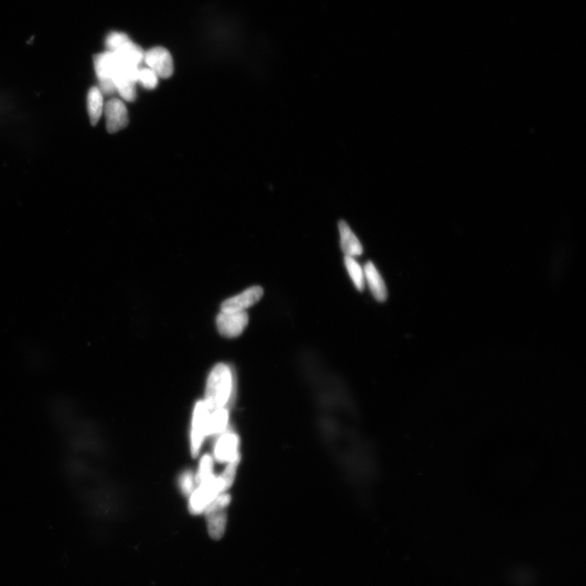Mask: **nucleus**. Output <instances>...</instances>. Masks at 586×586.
Segmentation results:
<instances>
[{"instance_id": "f257e3e1", "label": "nucleus", "mask_w": 586, "mask_h": 586, "mask_svg": "<svg viewBox=\"0 0 586 586\" xmlns=\"http://www.w3.org/2000/svg\"><path fill=\"white\" fill-rule=\"evenodd\" d=\"M235 379L228 365H216L209 375L205 400L210 411L227 407L233 398Z\"/></svg>"}, {"instance_id": "f03ea898", "label": "nucleus", "mask_w": 586, "mask_h": 586, "mask_svg": "<svg viewBox=\"0 0 586 586\" xmlns=\"http://www.w3.org/2000/svg\"><path fill=\"white\" fill-rule=\"evenodd\" d=\"M230 502V496L227 493H221L209 503L204 514L207 518L209 536L214 540H219L224 535L227 527V507Z\"/></svg>"}, {"instance_id": "7ed1b4c3", "label": "nucleus", "mask_w": 586, "mask_h": 586, "mask_svg": "<svg viewBox=\"0 0 586 586\" xmlns=\"http://www.w3.org/2000/svg\"><path fill=\"white\" fill-rule=\"evenodd\" d=\"M226 490H227L220 476H213L207 481L200 483L199 487L192 493L191 497H190V512L193 515H200L204 513L209 503Z\"/></svg>"}, {"instance_id": "20e7f679", "label": "nucleus", "mask_w": 586, "mask_h": 586, "mask_svg": "<svg viewBox=\"0 0 586 586\" xmlns=\"http://www.w3.org/2000/svg\"><path fill=\"white\" fill-rule=\"evenodd\" d=\"M209 413L210 410L204 401H200L195 404L191 434V453L194 457L198 456L204 439L208 436Z\"/></svg>"}, {"instance_id": "39448f33", "label": "nucleus", "mask_w": 586, "mask_h": 586, "mask_svg": "<svg viewBox=\"0 0 586 586\" xmlns=\"http://www.w3.org/2000/svg\"><path fill=\"white\" fill-rule=\"evenodd\" d=\"M218 330L228 338L238 337L248 326L249 315L246 311H222L217 317Z\"/></svg>"}, {"instance_id": "423d86ee", "label": "nucleus", "mask_w": 586, "mask_h": 586, "mask_svg": "<svg viewBox=\"0 0 586 586\" xmlns=\"http://www.w3.org/2000/svg\"><path fill=\"white\" fill-rule=\"evenodd\" d=\"M145 61L149 69L161 78L168 79L173 74V59L167 49L157 47L148 51L145 54Z\"/></svg>"}, {"instance_id": "0eeeda50", "label": "nucleus", "mask_w": 586, "mask_h": 586, "mask_svg": "<svg viewBox=\"0 0 586 586\" xmlns=\"http://www.w3.org/2000/svg\"><path fill=\"white\" fill-rule=\"evenodd\" d=\"M264 291L260 286H254L246 289L240 294L226 300L222 306V311H246L251 306L258 303L263 297Z\"/></svg>"}, {"instance_id": "6e6552de", "label": "nucleus", "mask_w": 586, "mask_h": 586, "mask_svg": "<svg viewBox=\"0 0 586 586\" xmlns=\"http://www.w3.org/2000/svg\"><path fill=\"white\" fill-rule=\"evenodd\" d=\"M240 441L238 436L228 431L219 438L215 445L214 457L219 462H240L239 453Z\"/></svg>"}, {"instance_id": "1a4fd4ad", "label": "nucleus", "mask_w": 586, "mask_h": 586, "mask_svg": "<svg viewBox=\"0 0 586 586\" xmlns=\"http://www.w3.org/2000/svg\"><path fill=\"white\" fill-rule=\"evenodd\" d=\"M107 131L116 133L125 128L129 119L126 107L119 99H111L104 107Z\"/></svg>"}, {"instance_id": "9d476101", "label": "nucleus", "mask_w": 586, "mask_h": 586, "mask_svg": "<svg viewBox=\"0 0 586 586\" xmlns=\"http://www.w3.org/2000/svg\"><path fill=\"white\" fill-rule=\"evenodd\" d=\"M94 65L99 82L114 79L122 63L117 56L112 51H106L95 56Z\"/></svg>"}, {"instance_id": "9b49d317", "label": "nucleus", "mask_w": 586, "mask_h": 586, "mask_svg": "<svg viewBox=\"0 0 586 586\" xmlns=\"http://www.w3.org/2000/svg\"><path fill=\"white\" fill-rule=\"evenodd\" d=\"M365 282H367L375 300L383 302L386 301L388 291L382 275L379 274L373 262L368 261L364 266Z\"/></svg>"}, {"instance_id": "f8f14e48", "label": "nucleus", "mask_w": 586, "mask_h": 586, "mask_svg": "<svg viewBox=\"0 0 586 586\" xmlns=\"http://www.w3.org/2000/svg\"><path fill=\"white\" fill-rule=\"evenodd\" d=\"M338 227L340 231L341 247L344 255L352 256V258L361 256L363 253V247L349 224L344 221H341Z\"/></svg>"}, {"instance_id": "ddd939ff", "label": "nucleus", "mask_w": 586, "mask_h": 586, "mask_svg": "<svg viewBox=\"0 0 586 586\" xmlns=\"http://www.w3.org/2000/svg\"><path fill=\"white\" fill-rule=\"evenodd\" d=\"M112 53H115L124 65L138 66L145 60V51L131 39Z\"/></svg>"}, {"instance_id": "4468645a", "label": "nucleus", "mask_w": 586, "mask_h": 586, "mask_svg": "<svg viewBox=\"0 0 586 586\" xmlns=\"http://www.w3.org/2000/svg\"><path fill=\"white\" fill-rule=\"evenodd\" d=\"M104 98L98 87H92L87 95V110L91 125L96 126L104 112Z\"/></svg>"}, {"instance_id": "2eb2a0df", "label": "nucleus", "mask_w": 586, "mask_h": 586, "mask_svg": "<svg viewBox=\"0 0 586 586\" xmlns=\"http://www.w3.org/2000/svg\"><path fill=\"white\" fill-rule=\"evenodd\" d=\"M229 414L227 408L210 411L208 419V436H218L227 429Z\"/></svg>"}, {"instance_id": "dca6fc26", "label": "nucleus", "mask_w": 586, "mask_h": 586, "mask_svg": "<svg viewBox=\"0 0 586 586\" xmlns=\"http://www.w3.org/2000/svg\"><path fill=\"white\" fill-rule=\"evenodd\" d=\"M344 265H346L348 273L356 289L358 291H363L366 282H365L364 270L362 266H360L356 258L347 256H344Z\"/></svg>"}, {"instance_id": "f3484780", "label": "nucleus", "mask_w": 586, "mask_h": 586, "mask_svg": "<svg viewBox=\"0 0 586 586\" xmlns=\"http://www.w3.org/2000/svg\"><path fill=\"white\" fill-rule=\"evenodd\" d=\"M116 91L128 102H132L136 99V82L126 78L121 74H117L114 79Z\"/></svg>"}, {"instance_id": "a211bd4d", "label": "nucleus", "mask_w": 586, "mask_h": 586, "mask_svg": "<svg viewBox=\"0 0 586 586\" xmlns=\"http://www.w3.org/2000/svg\"><path fill=\"white\" fill-rule=\"evenodd\" d=\"M214 461L212 457L209 455L203 456L202 461H200L199 470L197 476H195V481L200 484L205 481L211 478L213 474Z\"/></svg>"}, {"instance_id": "6ab92c4d", "label": "nucleus", "mask_w": 586, "mask_h": 586, "mask_svg": "<svg viewBox=\"0 0 586 586\" xmlns=\"http://www.w3.org/2000/svg\"><path fill=\"white\" fill-rule=\"evenodd\" d=\"M158 75L149 68L140 69L138 71V82H141L146 89L152 90L156 89L158 84Z\"/></svg>"}, {"instance_id": "aec40b11", "label": "nucleus", "mask_w": 586, "mask_h": 586, "mask_svg": "<svg viewBox=\"0 0 586 586\" xmlns=\"http://www.w3.org/2000/svg\"><path fill=\"white\" fill-rule=\"evenodd\" d=\"M129 40L130 38L124 33L112 32L108 35L105 44L109 51H115Z\"/></svg>"}, {"instance_id": "412c9836", "label": "nucleus", "mask_w": 586, "mask_h": 586, "mask_svg": "<svg viewBox=\"0 0 586 586\" xmlns=\"http://www.w3.org/2000/svg\"><path fill=\"white\" fill-rule=\"evenodd\" d=\"M195 477L191 471L184 472L180 477L179 484L184 495H189L193 492Z\"/></svg>"}]
</instances>
